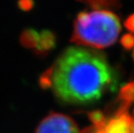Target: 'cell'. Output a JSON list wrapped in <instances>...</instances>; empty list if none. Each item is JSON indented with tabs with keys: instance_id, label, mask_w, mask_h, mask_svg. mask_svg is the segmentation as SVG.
Instances as JSON below:
<instances>
[{
	"instance_id": "1",
	"label": "cell",
	"mask_w": 134,
	"mask_h": 133,
	"mask_svg": "<svg viewBox=\"0 0 134 133\" xmlns=\"http://www.w3.org/2000/svg\"><path fill=\"white\" fill-rule=\"evenodd\" d=\"M50 69L54 92L67 103L98 100L114 82V73L104 56L80 47L68 48Z\"/></svg>"
},
{
	"instance_id": "2",
	"label": "cell",
	"mask_w": 134,
	"mask_h": 133,
	"mask_svg": "<svg viewBox=\"0 0 134 133\" xmlns=\"http://www.w3.org/2000/svg\"><path fill=\"white\" fill-rule=\"evenodd\" d=\"M120 30L119 19L112 11L81 12L74 22L71 42L77 45L104 49L114 43Z\"/></svg>"
},
{
	"instance_id": "3",
	"label": "cell",
	"mask_w": 134,
	"mask_h": 133,
	"mask_svg": "<svg viewBox=\"0 0 134 133\" xmlns=\"http://www.w3.org/2000/svg\"><path fill=\"white\" fill-rule=\"evenodd\" d=\"M36 133H83L76 123L68 116L62 113H50L36 129Z\"/></svg>"
},
{
	"instance_id": "4",
	"label": "cell",
	"mask_w": 134,
	"mask_h": 133,
	"mask_svg": "<svg viewBox=\"0 0 134 133\" xmlns=\"http://www.w3.org/2000/svg\"><path fill=\"white\" fill-rule=\"evenodd\" d=\"M130 105L121 102L115 116L107 122L95 133H134V113H128Z\"/></svg>"
},
{
	"instance_id": "5",
	"label": "cell",
	"mask_w": 134,
	"mask_h": 133,
	"mask_svg": "<svg viewBox=\"0 0 134 133\" xmlns=\"http://www.w3.org/2000/svg\"><path fill=\"white\" fill-rule=\"evenodd\" d=\"M55 36L49 30H42L39 33V39L36 49H34L37 55H45L55 46Z\"/></svg>"
},
{
	"instance_id": "6",
	"label": "cell",
	"mask_w": 134,
	"mask_h": 133,
	"mask_svg": "<svg viewBox=\"0 0 134 133\" xmlns=\"http://www.w3.org/2000/svg\"><path fill=\"white\" fill-rule=\"evenodd\" d=\"M39 39V33L33 29L24 30L20 35L19 42L26 49H35Z\"/></svg>"
},
{
	"instance_id": "7",
	"label": "cell",
	"mask_w": 134,
	"mask_h": 133,
	"mask_svg": "<svg viewBox=\"0 0 134 133\" xmlns=\"http://www.w3.org/2000/svg\"><path fill=\"white\" fill-rule=\"evenodd\" d=\"M119 100L129 105L134 102V82L127 83L122 87L119 93Z\"/></svg>"
},
{
	"instance_id": "8",
	"label": "cell",
	"mask_w": 134,
	"mask_h": 133,
	"mask_svg": "<svg viewBox=\"0 0 134 133\" xmlns=\"http://www.w3.org/2000/svg\"><path fill=\"white\" fill-rule=\"evenodd\" d=\"M86 4L90 5L95 10H101V9H114L119 6V3L116 1H88Z\"/></svg>"
},
{
	"instance_id": "9",
	"label": "cell",
	"mask_w": 134,
	"mask_h": 133,
	"mask_svg": "<svg viewBox=\"0 0 134 133\" xmlns=\"http://www.w3.org/2000/svg\"><path fill=\"white\" fill-rule=\"evenodd\" d=\"M88 118L93 123V125L97 129L101 128L107 122L104 114L100 111H94L88 113Z\"/></svg>"
},
{
	"instance_id": "10",
	"label": "cell",
	"mask_w": 134,
	"mask_h": 133,
	"mask_svg": "<svg viewBox=\"0 0 134 133\" xmlns=\"http://www.w3.org/2000/svg\"><path fill=\"white\" fill-rule=\"evenodd\" d=\"M39 85L42 88L48 89L52 87V82H51V69L48 68L46 70L39 79Z\"/></svg>"
},
{
	"instance_id": "11",
	"label": "cell",
	"mask_w": 134,
	"mask_h": 133,
	"mask_svg": "<svg viewBox=\"0 0 134 133\" xmlns=\"http://www.w3.org/2000/svg\"><path fill=\"white\" fill-rule=\"evenodd\" d=\"M120 43L124 49L129 50L134 47V36L132 34H125L121 38Z\"/></svg>"
},
{
	"instance_id": "12",
	"label": "cell",
	"mask_w": 134,
	"mask_h": 133,
	"mask_svg": "<svg viewBox=\"0 0 134 133\" xmlns=\"http://www.w3.org/2000/svg\"><path fill=\"white\" fill-rule=\"evenodd\" d=\"M125 27L131 32L134 33V14L128 16L126 20L125 21Z\"/></svg>"
},
{
	"instance_id": "13",
	"label": "cell",
	"mask_w": 134,
	"mask_h": 133,
	"mask_svg": "<svg viewBox=\"0 0 134 133\" xmlns=\"http://www.w3.org/2000/svg\"><path fill=\"white\" fill-rule=\"evenodd\" d=\"M33 2L31 1H28V0H26V1H20L18 2V7L20 8L21 10H24V11H27V10H30L31 8L33 7Z\"/></svg>"
},
{
	"instance_id": "14",
	"label": "cell",
	"mask_w": 134,
	"mask_h": 133,
	"mask_svg": "<svg viewBox=\"0 0 134 133\" xmlns=\"http://www.w3.org/2000/svg\"><path fill=\"white\" fill-rule=\"evenodd\" d=\"M132 57H133V60H134V49H133V52H132Z\"/></svg>"
}]
</instances>
